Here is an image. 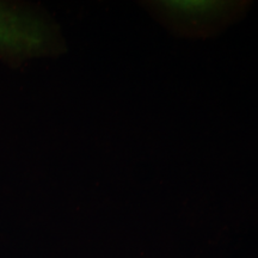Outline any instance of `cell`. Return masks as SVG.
Segmentation results:
<instances>
[{
  "label": "cell",
  "instance_id": "6da1fadb",
  "mask_svg": "<svg viewBox=\"0 0 258 258\" xmlns=\"http://www.w3.org/2000/svg\"><path fill=\"white\" fill-rule=\"evenodd\" d=\"M173 35L186 38L217 36L243 17L250 2H140Z\"/></svg>",
  "mask_w": 258,
  "mask_h": 258
},
{
  "label": "cell",
  "instance_id": "7a4b0ae2",
  "mask_svg": "<svg viewBox=\"0 0 258 258\" xmlns=\"http://www.w3.org/2000/svg\"><path fill=\"white\" fill-rule=\"evenodd\" d=\"M59 46L56 32L43 18L0 3V50L41 55Z\"/></svg>",
  "mask_w": 258,
  "mask_h": 258
}]
</instances>
